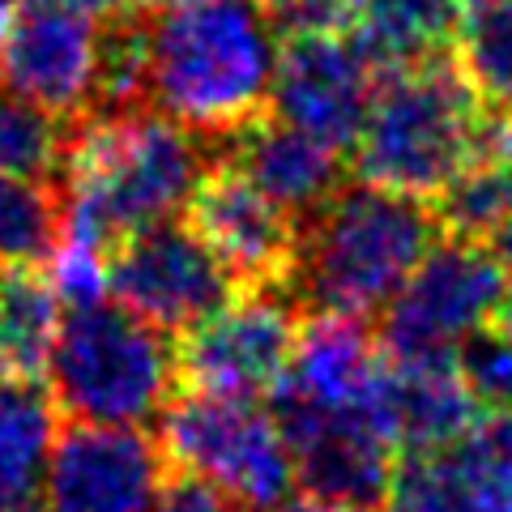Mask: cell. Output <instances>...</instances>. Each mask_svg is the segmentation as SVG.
I'll return each instance as SVG.
<instances>
[{"mask_svg": "<svg viewBox=\"0 0 512 512\" xmlns=\"http://www.w3.org/2000/svg\"><path fill=\"white\" fill-rule=\"evenodd\" d=\"M222 141L158 111L77 120L64 163V244L107 261L124 239L188 210Z\"/></svg>", "mask_w": 512, "mask_h": 512, "instance_id": "1", "label": "cell"}, {"mask_svg": "<svg viewBox=\"0 0 512 512\" xmlns=\"http://www.w3.org/2000/svg\"><path fill=\"white\" fill-rule=\"evenodd\" d=\"M278 60L265 0H154L146 13V103L210 141L265 116Z\"/></svg>", "mask_w": 512, "mask_h": 512, "instance_id": "2", "label": "cell"}, {"mask_svg": "<svg viewBox=\"0 0 512 512\" xmlns=\"http://www.w3.org/2000/svg\"><path fill=\"white\" fill-rule=\"evenodd\" d=\"M440 239L444 227L427 201L367 180L342 184L299 227L282 291L316 316L367 320L389 308Z\"/></svg>", "mask_w": 512, "mask_h": 512, "instance_id": "3", "label": "cell"}, {"mask_svg": "<svg viewBox=\"0 0 512 512\" xmlns=\"http://www.w3.org/2000/svg\"><path fill=\"white\" fill-rule=\"evenodd\" d=\"M483 124V99L448 56L384 69L355 141V171L389 192L440 197L474 163Z\"/></svg>", "mask_w": 512, "mask_h": 512, "instance_id": "4", "label": "cell"}, {"mask_svg": "<svg viewBox=\"0 0 512 512\" xmlns=\"http://www.w3.org/2000/svg\"><path fill=\"white\" fill-rule=\"evenodd\" d=\"M52 402L73 423L146 427L167 414L180 380V355L167 333L116 299L69 303L60 316L52 359Z\"/></svg>", "mask_w": 512, "mask_h": 512, "instance_id": "5", "label": "cell"}, {"mask_svg": "<svg viewBox=\"0 0 512 512\" xmlns=\"http://www.w3.org/2000/svg\"><path fill=\"white\" fill-rule=\"evenodd\" d=\"M512 286L487 244L444 235L384 308L380 346L393 363H457L508 316Z\"/></svg>", "mask_w": 512, "mask_h": 512, "instance_id": "6", "label": "cell"}, {"mask_svg": "<svg viewBox=\"0 0 512 512\" xmlns=\"http://www.w3.org/2000/svg\"><path fill=\"white\" fill-rule=\"evenodd\" d=\"M167 457L192 478H205L244 508H274L291 495L295 461L286 436L256 397L184 393L163 414Z\"/></svg>", "mask_w": 512, "mask_h": 512, "instance_id": "7", "label": "cell"}, {"mask_svg": "<svg viewBox=\"0 0 512 512\" xmlns=\"http://www.w3.org/2000/svg\"><path fill=\"white\" fill-rule=\"evenodd\" d=\"M107 291L163 333H188L227 308L239 282L184 218H171L107 256Z\"/></svg>", "mask_w": 512, "mask_h": 512, "instance_id": "8", "label": "cell"}, {"mask_svg": "<svg viewBox=\"0 0 512 512\" xmlns=\"http://www.w3.org/2000/svg\"><path fill=\"white\" fill-rule=\"evenodd\" d=\"M103 22L82 0H18L0 43V86L60 120L94 111Z\"/></svg>", "mask_w": 512, "mask_h": 512, "instance_id": "9", "label": "cell"}, {"mask_svg": "<svg viewBox=\"0 0 512 512\" xmlns=\"http://www.w3.org/2000/svg\"><path fill=\"white\" fill-rule=\"evenodd\" d=\"M299 342L295 299L282 286H261L231 299L180 342V376L192 393L261 397L278 389Z\"/></svg>", "mask_w": 512, "mask_h": 512, "instance_id": "10", "label": "cell"}, {"mask_svg": "<svg viewBox=\"0 0 512 512\" xmlns=\"http://www.w3.org/2000/svg\"><path fill=\"white\" fill-rule=\"evenodd\" d=\"M167 448L146 427H64L47 461L43 512H158Z\"/></svg>", "mask_w": 512, "mask_h": 512, "instance_id": "11", "label": "cell"}, {"mask_svg": "<svg viewBox=\"0 0 512 512\" xmlns=\"http://www.w3.org/2000/svg\"><path fill=\"white\" fill-rule=\"evenodd\" d=\"M376 512H512V414L487 410L461 436L402 453Z\"/></svg>", "mask_w": 512, "mask_h": 512, "instance_id": "12", "label": "cell"}, {"mask_svg": "<svg viewBox=\"0 0 512 512\" xmlns=\"http://www.w3.org/2000/svg\"><path fill=\"white\" fill-rule=\"evenodd\" d=\"M184 222L197 231L214 256L231 269V278L248 291L286 286L299 248V222L282 214L274 201L239 167L218 154L205 180L192 192Z\"/></svg>", "mask_w": 512, "mask_h": 512, "instance_id": "13", "label": "cell"}, {"mask_svg": "<svg viewBox=\"0 0 512 512\" xmlns=\"http://www.w3.org/2000/svg\"><path fill=\"white\" fill-rule=\"evenodd\" d=\"M372 90L376 69L346 35L291 39L282 43L269 111L295 124L299 133L325 141L329 150L355 154L367 107H372Z\"/></svg>", "mask_w": 512, "mask_h": 512, "instance_id": "14", "label": "cell"}, {"mask_svg": "<svg viewBox=\"0 0 512 512\" xmlns=\"http://www.w3.org/2000/svg\"><path fill=\"white\" fill-rule=\"evenodd\" d=\"M222 158L244 171L299 227L342 188V154L299 133L295 124L278 120L274 111H265L261 120L244 124L222 141Z\"/></svg>", "mask_w": 512, "mask_h": 512, "instance_id": "15", "label": "cell"}, {"mask_svg": "<svg viewBox=\"0 0 512 512\" xmlns=\"http://www.w3.org/2000/svg\"><path fill=\"white\" fill-rule=\"evenodd\" d=\"M346 5V39L376 73L444 56L461 18V0H346Z\"/></svg>", "mask_w": 512, "mask_h": 512, "instance_id": "16", "label": "cell"}, {"mask_svg": "<svg viewBox=\"0 0 512 512\" xmlns=\"http://www.w3.org/2000/svg\"><path fill=\"white\" fill-rule=\"evenodd\" d=\"M56 410L39 384L0 380V512H43Z\"/></svg>", "mask_w": 512, "mask_h": 512, "instance_id": "17", "label": "cell"}, {"mask_svg": "<svg viewBox=\"0 0 512 512\" xmlns=\"http://www.w3.org/2000/svg\"><path fill=\"white\" fill-rule=\"evenodd\" d=\"M393 402L402 453L453 440L487 414L461 363H393Z\"/></svg>", "mask_w": 512, "mask_h": 512, "instance_id": "18", "label": "cell"}, {"mask_svg": "<svg viewBox=\"0 0 512 512\" xmlns=\"http://www.w3.org/2000/svg\"><path fill=\"white\" fill-rule=\"evenodd\" d=\"M60 329V291L35 265H0V380L39 384Z\"/></svg>", "mask_w": 512, "mask_h": 512, "instance_id": "19", "label": "cell"}, {"mask_svg": "<svg viewBox=\"0 0 512 512\" xmlns=\"http://www.w3.org/2000/svg\"><path fill=\"white\" fill-rule=\"evenodd\" d=\"M457 69L491 111H512V0H461Z\"/></svg>", "mask_w": 512, "mask_h": 512, "instance_id": "20", "label": "cell"}, {"mask_svg": "<svg viewBox=\"0 0 512 512\" xmlns=\"http://www.w3.org/2000/svg\"><path fill=\"white\" fill-rule=\"evenodd\" d=\"M73 128V120H60L0 86V171L60 188Z\"/></svg>", "mask_w": 512, "mask_h": 512, "instance_id": "21", "label": "cell"}, {"mask_svg": "<svg viewBox=\"0 0 512 512\" xmlns=\"http://www.w3.org/2000/svg\"><path fill=\"white\" fill-rule=\"evenodd\" d=\"M444 235L491 244V235L512 218V154L478 150L474 163L436 197Z\"/></svg>", "mask_w": 512, "mask_h": 512, "instance_id": "22", "label": "cell"}, {"mask_svg": "<svg viewBox=\"0 0 512 512\" xmlns=\"http://www.w3.org/2000/svg\"><path fill=\"white\" fill-rule=\"evenodd\" d=\"M64 192L0 171V265H39L60 252Z\"/></svg>", "mask_w": 512, "mask_h": 512, "instance_id": "23", "label": "cell"}, {"mask_svg": "<svg viewBox=\"0 0 512 512\" xmlns=\"http://www.w3.org/2000/svg\"><path fill=\"white\" fill-rule=\"evenodd\" d=\"M158 512H248V508L231 500L227 491H218L214 483H205V478L184 474V478H171Z\"/></svg>", "mask_w": 512, "mask_h": 512, "instance_id": "24", "label": "cell"}, {"mask_svg": "<svg viewBox=\"0 0 512 512\" xmlns=\"http://www.w3.org/2000/svg\"><path fill=\"white\" fill-rule=\"evenodd\" d=\"M82 5L99 18L103 26H116V22H137L154 9V0H82Z\"/></svg>", "mask_w": 512, "mask_h": 512, "instance_id": "25", "label": "cell"}, {"mask_svg": "<svg viewBox=\"0 0 512 512\" xmlns=\"http://www.w3.org/2000/svg\"><path fill=\"white\" fill-rule=\"evenodd\" d=\"M487 248L500 256V265H504V274H508V286H512V218L491 235V244H487ZM508 316H512V303H508Z\"/></svg>", "mask_w": 512, "mask_h": 512, "instance_id": "26", "label": "cell"}, {"mask_svg": "<svg viewBox=\"0 0 512 512\" xmlns=\"http://www.w3.org/2000/svg\"><path fill=\"white\" fill-rule=\"evenodd\" d=\"M269 512H355V508H342V504H329V500H316V495H303V500H282Z\"/></svg>", "mask_w": 512, "mask_h": 512, "instance_id": "27", "label": "cell"}, {"mask_svg": "<svg viewBox=\"0 0 512 512\" xmlns=\"http://www.w3.org/2000/svg\"><path fill=\"white\" fill-rule=\"evenodd\" d=\"M504 320H508V325H512V316H504ZM508 414H512V402H508Z\"/></svg>", "mask_w": 512, "mask_h": 512, "instance_id": "28", "label": "cell"}]
</instances>
